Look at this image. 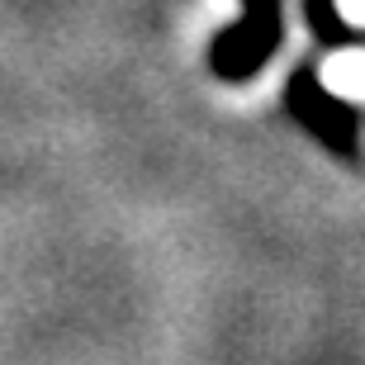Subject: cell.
Instances as JSON below:
<instances>
[{"label":"cell","mask_w":365,"mask_h":365,"mask_svg":"<svg viewBox=\"0 0 365 365\" xmlns=\"http://www.w3.org/2000/svg\"><path fill=\"white\" fill-rule=\"evenodd\" d=\"M323 86L337 100H351L365 105V48H346V53H332L323 62Z\"/></svg>","instance_id":"obj_1"},{"label":"cell","mask_w":365,"mask_h":365,"mask_svg":"<svg viewBox=\"0 0 365 365\" xmlns=\"http://www.w3.org/2000/svg\"><path fill=\"white\" fill-rule=\"evenodd\" d=\"M341 14H346L351 24H365V0H341Z\"/></svg>","instance_id":"obj_2"}]
</instances>
